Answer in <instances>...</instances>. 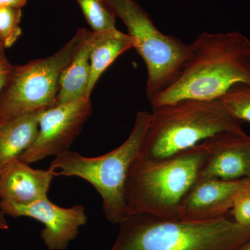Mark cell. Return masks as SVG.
<instances>
[{"mask_svg":"<svg viewBox=\"0 0 250 250\" xmlns=\"http://www.w3.org/2000/svg\"><path fill=\"white\" fill-rule=\"evenodd\" d=\"M0 208L5 215L28 217L41 222L44 225L41 236L49 250H66L87 221L83 206L62 208L54 205L47 197L27 205L2 200Z\"/></svg>","mask_w":250,"mask_h":250,"instance_id":"cell-9","label":"cell"},{"mask_svg":"<svg viewBox=\"0 0 250 250\" xmlns=\"http://www.w3.org/2000/svg\"><path fill=\"white\" fill-rule=\"evenodd\" d=\"M28 0H0V6H11L22 9Z\"/></svg>","mask_w":250,"mask_h":250,"instance_id":"cell-21","label":"cell"},{"mask_svg":"<svg viewBox=\"0 0 250 250\" xmlns=\"http://www.w3.org/2000/svg\"><path fill=\"white\" fill-rule=\"evenodd\" d=\"M219 100L231 116L250 123V83L233 85Z\"/></svg>","mask_w":250,"mask_h":250,"instance_id":"cell-17","label":"cell"},{"mask_svg":"<svg viewBox=\"0 0 250 250\" xmlns=\"http://www.w3.org/2000/svg\"><path fill=\"white\" fill-rule=\"evenodd\" d=\"M92 31L98 34L117 30L116 15L106 0H76Z\"/></svg>","mask_w":250,"mask_h":250,"instance_id":"cell-16","label":"cell"},{"mask_svg":"<svg viewBox=\"0 0 250 250\" xmlns=\"http://www.w3.org/2000/svg\"><path fill=\"white\" fill-rule=\"evenodd\" d=\"M95 34V42L90 52V75L86 92L88 97H90L99 79L112 62L124 52L134 48V41L131 36L118 29Z\"/></svg>","mask_w":250,"mask_h":250,"instance_id":"cell-15","label":"cell"},{"mask_svg":"<svg viewBox=\"0 0 250 250\" xmlns=\"http://www.w3.org/2000/svg\"><path fill=\"white\" fill-rule=\"evenodd\" d=\"M179 75L149 102L152 108L182 100H216L237 83H250V40L237 31L199 34Z\"/></svg>","mask_w":250,"mask_h":250,"instance_id":"cell-1","label":"cell"},{"mask_svg":"<svg viewBox=\"0 0 250 250\" xmlns=\"http://www.w3.org/2000/svg\"><path fill=\"white\" fill-rule=\"evenodd\" d=\"M248 178L239 180L200 177L188 192L179 207V219L210 221L224 218Z\"/></svg>","mask_w":250,"mask_h":250,"instance_id":"cell-10","label":"cell"},{"mask_svg":"<svg viewBox=\"0 0 250 250\" xmlns=\"http://www.w3.org/2000/svg\"><path fill=\"white\" fill-rule=\"evenodd\" d=\"M91 113L90 97L45 110L39 120L35 141L18 159L31 164L69 150Z\"/></svg>","mask_w":250,"mask_h":250,"instance_id":"cell-8","label":"cell"},{"mask_svg":"<svg viewBox=\"0 0 250 250\" xmlns=\"http://www.w3.org/2000/svg\"><path fill=\"white\" fill-rule=\"evenodd\" d=\"M5 215H6L3 213L2 210H1V208H0V223L4 225L6 229H9V225H8L7 220H6V218H5Z\"/></svg>","mask_w":250,"mask_h":250,"instance_id":"cell-22","label":"cell"},{"mask_svg":"<svg viewBox=\"0 0 250 250\" xmlns=\"http://www.w3.org/2000/svg\"><path fill=\"white\" fill-rule=\"evenodd\" d=\"M54 177L15 159L0 171V201L27 205L47 197Z\"/></svg>","mask_w":250,"mask_h":250,"instance_id":"cell-12","label":"cell"},{"mask_svg":"<svg viewBox=\"0 0 250 250\" xmlns=\"http://www.w3.org/2000/svg\"><path fill=\"white\" fill-rule=\"evenodd\" d=\"M95 39V33L88 31L72 62L62 72L59 81L57 104L70 103L88 97L90 52Z\"/></svg>","mask_w":250,"mask_h":250,"instance_id":"cell-14","label":"cell"},{"mask_svg":"<svg viewBox=\"0 0 250 250\" xmlns=\"http://www.w3.org/2000/svg\"><path fill=\"white\" fill-rule=\"evenodd\" d=\"M45 111L28 113L0 123V171L18 159L35 141L39 120Z\"/></svg>","mask_w":250,"mask_h":250,"instance_id":"cell-13","label":"cell"},{"mask_svg":"<svg viewBox=\"0 0 250 250\" xmlns=\"http://www.w3.org/2000/svg\"><path fill=\"white\" fill-rule=\"evenodd\" d=\"M207 156L202 143L161 160L146 161L137 156L125 188L128 215L179 219L181 204L200 178Z\"/></svg>","mask_w":250,"mask_h":250,"instance_id":"cell-4","label":"cell"},{"mask_svg":"<svg viewBox=\"0 0 250 250\" xmlns=\"http://www.w3.org/2000/svg\"><path fill=\"white\" fill-rule=\"evenodd\" d=\"M152 109L138 156L143 160L166 159L221 133H245L220 100H182Z\"/></svg>","mask_w":250,"mask_h":250,"instance_id":"cell-3","label":"cell"},{"mask_svg":"<svg viewBox=\"0 0 250 250\" xmlns=\"http://www.w3.org/2000/svg\"><path fill=\"white\" fill-rule=\"evenodd\" d=\"M231 212L233 221L242 226L250 227V178L237 195Z\"/></svg>","mask_w":250,"mask_h":250,"instance_id":"cell-19","label":"cell"},{"mask_svg":"<svg viewBox=\"0 0 250 250\" xmlns=\"http://www.w3.org/2000/svg\"><path fill=\"white\" fill-rule=\"evenodd\" d=\"M144 61L147 70L148 100L173 82L188 58L190 45L178 38L166 35L154 25L150 16L134 0H106Z\"/></svg>","mask_w":250,"mask_h":250,"instance_id":"cell-7","label":"cell"},{"mask_svg":"<svg viewBox=\"0 0 250 250\" xmlns=\"http://www.w3.org/2000/svg\"><path fill=\"white\" fill-rule=\"evenodd\" d=\"M109 250H238L250 239V227L226 217L210 221L128 215Z\"/></svg>","mask_w":250,"mask_h":250,"instance_id":"cell-2","label":"cell"},{"mask_svg":"<svg viewBox=\"0 0 250 250\" xmlns=\"http://www.w3.org/2000/svg\"><path fill=\"white\" fill-rule=\"evenodd\" d=\"M238 250H250V239L244 243Z\"/></svg>","mask_w":250,"mask_h":250,"instance_id":"cell-23","label":"cell"},{"mask_svg":"<svg viewBox=\"0 0 250 250\" xmlns=\"http://www.w3.org/2000/svg\"><path fill=\"white\" fill-rule=\"evenodd\" d=\"M150 113L138 112L129 136L116 149L104 155L86 157L67 150L55 156L48 170L54 176H74L91 184L103 199L104 213L112 223L128 216L125 188L131 164L139 156Z\"/></svg>","mask_w":250,"mask_h":250,"instance_id":"cell-5","label":"cell"},{"mask_svg":"<svg viewBox=\"0 0 250 250\" xmlns=\"http://www.w3.org/2000/svg\"><path fill=\"white\" fill-rule=\"evenodd\" d=\"M0 229H6V228H5V227L4 226V225H1V223H0Z\"/></svg>","mask_w":250,"mask_h":250,"instance_id":"cell-25","label":"cell"},{"mask_svg":"<svg viewBox=\"0 0 250 250\" xmlns=\"http://www.w3.org/2000/svg\"><path fill=\"white\" fill-rule=\"evenodd\" d=\"M88 30L80 29L57 52L14 67L0 93V123L58 104L62 72L72 62Z\"/></svg>","mask_w":250,"mask_h":250,"instance_id":"cell-6","label":"cell"},{"mask_svg":"<svg viewBox=\"0 0 250 250\" xmlns=\"http://www.w3.org/2000/svg\"><path fill=\"white\" fill-rule=\"evenodd\" d=\"M22 9L0 6V39L5 48L12 47L22 34Z\"/></svg>","mask_w":250,"mask_h":250,"instance_id":"cell-18","label":"cell"},{"mask_svg":"<svg viewBox=\"0 0 250 250\" xmlns=\"http://www.w3.org/2000/svg\"><path fill=\"white\" fill-rule=\"evenodd\" d=\"M5 47L4 44H3L2 41H1V39H0V52L1 51L5 50Z\"/></svg>","mask_w":250,"mask_h":250,"instance_id":"cell-24","label":"cell"},{"mask_svg":"<svg viewBox=\"0 0 250 250\" xmlns=\"http://www.w3.org/2000/svg\"><path fill=\"white\" fill-rule=\"evenodd\" d=\"M207 156L200 177L225 181L250 178V136L225 132L202 143Z\"/></svg>","mask_w":250,"mask_h":250,"instance_id":"cell-11","label":"cell"},{"mask_svg":"<svg viewBox=\"0 0 250 250\" xmlns=\"http://www.w3.org/2000/svg\"><path fill=\"white\" fill-rule=\"evenodd\" d=\"M13 65L6 57L5 50L0 52V93L11 75L14 69Z\"/></svg>","mask_w":250,"mask_h":250,"instance_id":"cell-20","label":"cell"}]
</instances>
